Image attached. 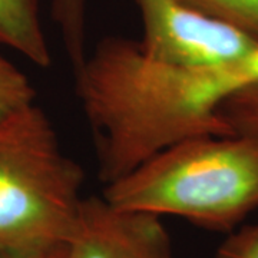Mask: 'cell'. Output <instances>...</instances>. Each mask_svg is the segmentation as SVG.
<instances>
[{
    "instance_id": "cell-1",
    "label": "cell",
    "mask_w": 258,
    "mask_h": 258,
    "mask_svg": "<svg viewBox=\"0 0 258 258\" xmlns=\"http://www.w3.org/2000/svg\"><path fill=\"white\" fill-rule=\"evenodd\" d=\"M225 66L161 62L126 37H105L86 53L74 69L75 92L102 182L118 181L185 139L234 135L218 113L231 95Z\"/></svg>"
},
{
    "instance_id": "cell-2",
    "label": "cell",
    "mask_w": 258,
    "mask_h": 258,
    "mask_svg": "<svg viewBox=\"0 0 258 258\" xmlns=\"http://www.w3.org/2000/svg\"><path fill=\"white\" fill-rule=\"evenodd\" d=\"M102 197L125 211L234 230L258 210V134L185 139L106 185Z\"/></svg>"
},
{
    "instance_id": "cell-3",
    "label": "cell",
    "mask_w": 258,
    "mask_h": 258,
    "mask_svg": "<svg viewBox=\"0 0 258 258\" xmlns=\"http://www.w3.org/2000/svg\"><path fill=\"white\" fill-rule=\"evenodd\" d=\"M85 175L36 102L0 118V252L68 244L81 215Z\"/></svg>"
},
{
    "instance_id": "cell-4",
    "label": "cell",
    "mask_w": 258,
    "mask_h": 258,
    "mask_svg": "<svg viewBox=\"0 0 258 258\" xmlns=\"http://www.w3.org/2000/svg\"><path fill=\"white\" fill-rule=\"evenodd\" d=\"M148 55L186 68H220L240 62L258 40L224 22L208 18L182 0H134Z\"/></svg>"
},
{
    "instance_id": "cell-5",
    "label": "cell",
    "mask_w": 258,
    "mask_h": 258,
    "mask_svg": "<svg viewBox=\"0 0 258 258\" xmlns=\"http://www.w3.org/2000/svg\"><path fill=\"white\" fill-rule=\"evenodd\" d=\"M64 258H174L159 217L85 198Z\"/></svg>"
},
{
    "instance_id": "cell-6",
    "label": "cell",
    "mask_w": 258,
    "mask_h": 258,
    "mask_svg": "<svg viewBox=\"0 0 258 258\" xmlns=\"http://www.w3.org/2000/svg\"><path fill=\"white\" fill-rule=\"evenodd\" d=\"M0 46L16 50L39 68L52 63L39 0H0Z\"/></svg>"
},
{
    "instance_id": "cell-7",
    "label": "cell",
    "mask_w": 258,
    "mask_h": 258,
    "mask_svg": "<svg viewBox=\"0 0 258 258\" xmlns=\"http://www.w3.org/2000/svg\"><path fill=\"white\" fill-rule=\"evenodd\" d=\"M89 0H52V18L62 36L66 55L76 69L86 56Z\"/></svg>"
},
{
    "instance_id": "cell-8",
    "label": "cell",
    "mask_w": 258,
    "mask_h": 258,
    "mask_svg": "<svg viewBox=\"0 0 258 258\" xmlns=\"http://www.w3.org/2000/svg\"><path fill=\"white\" fill-rule=\"evenodd\" d=\"M208 18L224 22L258 40V0H182Z\"/></svg>"
},
{
    "instance_id": "cell-9",
    "label": "cell",
    "mask_w": 258,
    "mask_h": 258,
    "mask_svg": "<svg viewBox=\"0 0 258 258\" xmlns=\"http://www.w3.org/2000/svg\"><path fill=\"white\" fill-rule=\"evenodd\" d=\"M218 113L232 134H258V82L231 93L221 102Z\"/></svg>"
},
{
    "instance_id": "cell-10",
    "label": "cell",
    "mask_w": 258,
    "mask_h": 258,
    "mask_svg": "<svg viewBox=\"0 0 258 258\" xmlns=\"http://www.w3.org/2000/svg\"><path fill=\"white\" fill-rule=\"evenodd\" d=\"M36 99L26 74L0 55V118L28 106Z\"/></svg>"
},
{
    "instance_id": "cell-11",
    "label": "cell",
    "mask_w": 258,
    "mask_h": 258,
    "mask_svg": "<svg viewBox=\"0 0 258 258\" xmlns=\"http://www.w3.org/2000/svg\"><path fill=\"white\" fill-rule=\"evenodd\" d=\"M215 258H258V224L245 225L228 235Z\"/></svg>"
},
{
    "instance_id": "cell-12",
    "label": "cell",
    "mask_w": 258,
    "mask_h": 258,
    "mask_svg": "<svg viewBox=\"0 0 258 258\" xmlns=\"http://www.w3.org/2000/svg\"><path fill=\"white\" fill-rule=\"evenodd\" d=\"M230 72L235 91L247 86L249 83L258 82V46L240 62L230 64Z\"/></svg>"
},
{
    "instance_id": "cell-13",
    "label": "cell",
    "mask_w": 258,
    "mask_h": 258,
    "mask_svg": "<svg viewBox=\"0 0 258 258\" xmlns=\"http://www.w3.org/2000/svg\"><path fill=\"white\" fill-rule=\"evenodd\" d=\"M66 254V244L62 247L40 251V252H32V254H8L0 252V258H64Z\"/></svg>"
}]
</instances>
